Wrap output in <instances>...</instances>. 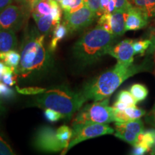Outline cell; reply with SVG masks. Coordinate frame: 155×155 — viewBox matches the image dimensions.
I'll return each mask as SVG.
<instances>
[{"mask_svg": "<svg viewBox=\"0 0 155 155\" xmlns=\"http://www.w3.org/2000/svg\"><path fill=\"white\" fill-rule=\"evenodd\" d=\"M45 38L32 28L26 33L20 48V62L17 67V74L24 79L33 78L47 72L52 66L51 53L45 46Z\"/></svg>", "mask_w": 155, "mask_h": 155, "instance_id": "cell-1", "label": "cell"}, {"mask_svg": "<svg viewBox=\"0 0 155 155\" xmlns=\"http://www.w3.org/2000/svg\"><path fill=\"white\" fill-rule=\"evenodd\" d=\"M145 67L143 64L134 65L118 61L111 69L86 83L81 94L86 101H98L108 98L129 78L145 71Z\"/></svg>", "mask_w": 155, "mask_h": 155, "instance_id": "cell-2", "label": "cell"}, {"mask_svg": "<svg viewBox=\"0 0 155 155\" xmlns=\"http://www.w3.org/2000/svg\"><path fill=\"white\" fill-rule=\"evenodd\" d=\"M116 36L99 25L87 31L73 47L75 59L82 65H91L107 55Z\"/></svg>", "mask_w": 155, "mask_h": 155, "instance_id": "cell-3", "label": "cell"}, {"mask_svg": "<svg viewBox=\"0 0 155 155\" xmlns=\"http://www.w3.org/2000/svg\"><path fill=\"white\" fill-rule=\"evenodd\" d=\"M86 99L81 91L74 92L67 86H61L46 90L36 95L34 105L38 107L51 108L59 112L63 119L69 120L75 112L81 109Z\"/></svg>", "mask_w": 155, "mask_h": 155, "instance_id": "cell-4", "label": "cell"}, {"mask_svg": "<svg viewBox=\"0 0 155 155\" xmlns=\"http://www.w3.org/2000/svg\"><path fill=\"white\" fill-rule=\"evenodd\" d=\"M108 98L88 104L78 111L72 125L79 124H108L114 121L113 107L108 106Z\"/></svg>", "mask_w": 155, "mask_h": 155, "instance_id": "cell-5", "label": "cell"}, {"mask_svg": "<svg viewBox=\"0 0 155 155\" xmlns=\"http://www.w3.org/2000/svg\"><path fill=\"white\" fill-rule=\"evenodd\" d=\"M72 127L73 135L65 153H66L70 149H71L76 144L83 141H86L87 139H93L95 137L106 134H112L114 133V129L113 128L106 124H79L72 125Z\"/></svg>", "mask_w": 155, "mask_h": 155, "instance_id": "cell-6", "label": "cell"}, {"mask_svg": "<svg viewBox=\"0 0 155 155\" xmlns=\"http://www.w3.org/2000/svg\"><path fill=\"white\" fill-rule=\"evenodd\" d=\"M36 150L45 153H56L65 150V147L58 139L56 130L49 126H42L37 129L32 139Z\"/></svg>", "mask_w": 155, "mask_h": 155, "instance_id": "cell-7", "label": "cell"}, {"mask_svg": "<svg viewBox=\"0 0 155 155\" xmlns=\"http://www.w3.org/2000/svg\"><path fill=\"white\" fill-rule=\"evenodd\" d=\"M27 12L22 5L11 4L0 12V29L17 32L26 21Z\"/></svg>", "mask_w": 155, "mask_h": 155, "instance_id": "cell-8", "label": "cell"}, {"mask_svg": "<svg viewBox=\"0 0 155 155\" xmlns=\"http://www.w3.org/2000/svg\"><path fill=\"white\" fill-rule=\"evenodd\" d=\"M96 13L86 5L71 13H64V24L67 27L69 33H74L88 28L94 22Z\"/></svg>", "mask_w": 155, "mask_h": 155, "instance_id": "cell-9", "label": "cell"}, {"mask_svg": "<svg viewBox=\"0 0 155 155\" xmlns=\"http://www.w3.org/2000/svg\"><path fill=\"white\" fill-rule=\"evenodd\" d=\"M134 40L131 39L124 40L118 44L113 45L108 51V55L115 58L119 62L125 63H133L134 50L133 48Z\"/></svg>", "mask_w": 155, "mask_h": 155, "instance_id": "cell-10", "label": "cell"}, {"mask_svg": "<svg viewBox=\"0 0 155 155\" xmlns=\"http://www.w3.org/2000/svg\"><path fill=\"white\" fill-rule=\"evenodd\" d=\"M149 18L144 12L132 6L126 14V30L136 31L145 28Z\"/></svg>", "mask_w": 155, "mask_h": 155, "instance_id": "cell-11", "label": "cell"}, {"mask_svg": "<svg viewBox=\"0 0 155 155\" xmlns=\"http://www.w3.org/2000/svg\"><path fill=\"white\" fill-rule=\"evenodd\" d=\"M18 45V40L15 31L0 29V51L15 50Z\"/></svg>", "mask_w": 155, "mask_h": 155, "instance_id": "cell-12", "label": "cell"}, {"mask_svg": "<svg viewBox=\"0 0 155 155\" xmlns=\"http://www.w3.org/2000/svg\"><path fill=\"white\" fill-rule=\"evenodd\" d=\"M126 14L127 12L116 10L111 14V33L114 35L121 36L126 30Z\"/></svg>", "mask_w": 155, "mask_h": 155, "instance_id": "cell-13", "label": "cell"}, {"mask_svg": "<svg viewBox=\"0 0 155 155\" xmlns=\"http://www.w3.org/2000/svg\"><path fill=\"white\" fill-rule=\"evenodd\" d=\"M32 15L37 25L38 30L41 34L47 35L49 34L52 29L55 28L51 14L42 15V16L35 14H32Z\"/></svg>", "mask_w": 155, "mask_h": 155, "instance_id": "cell-14", "label": "cell"}, {"mask_svg": "<svg viewBox=\"0 0 155 155\" xmlns=\"http://www.w3.org/2000/svg\"><path fill=\"white\" fill-rule=\"evenodd\" d=\"M68 33L67 27L64 23H59L53 29V37H52L50 43L49 45V50L53 53L58 47V45L61 40L65 38Z\"/></svg>", "mask_w": 155, "mask_h": 155, "instance_id": "cell-15", "label": "cell"}, {"mask_svg": "<svg viewBox=\"0 0 155 155\" xmlns=\"http://www.w3.org/2000/svg\"><path fill=\"white\" fill-rule=\"evenodd\" d=\"M134 7L144 12L148 18L155 17V0H129Z\"/></svg>", "mask_w": 155, "mask_h": 155, "instance_id": "cell-16", "label": "cell"}, {"mask_svg": "<svg viewBox=\"0 0 155 155\" xmlns=\"http://www.w3.org/2000/svg\"><path fill=\"white\" fill-rule=\"evenodd\" d=\"M20 54L15 50H9L7 52L0 51V60L7 66L17 70L20 62Z\"/></svg>", "mask_w": 155, "mask_h": 155, "instance_id": "cell-17", "label": "cell"}, {"mask_svg": "<svg viewBox=\"0 0 155 155\" xmlns=\"http://www.w3.org/2000/svg\"><path fill=\"white\" fill-rule=\"evenodd\" d=\"M115 126L130 131L137 135L144 131V124L140 119L131 120V121L123 122H116Z\"/></svg>", "mask_w": 155, "mask_h": 155, "instance_id": "cell-18", "label": "cell"}, {"mask_svg": "<svg viewBox=\"0 0 155 155\" xmlns=\"http://www.w3.org/2000/svg\"><path fill=\"white\" fill-rule=\"evenodd\" d=\"M154 144V133L153 129L150 131H142L137 137V142L134 145H140L144 147L147 151H151Z\"/></svg>", "mask_w": 155, "mask_h": 155, "instance_id": "cell-19", "label": "cell"}, {"mask_svg": "<svg viewBox=\"0 0 155 155\" xmlns=\"http://www.w3.org/2000/svg\"><path fill=\"white\" fill-rule=\"evenodd\" d=\"M114 135L121 140L126 141L131 145H134L137 142V139L138 135L136 134L131 132V131L127 130V129H123V128L115 126V129H114Z\"/></svg>", "mask_w": 155, "mask_h": 155, "instance_id": "cell-20", "label": "cell"}, {"mask_svg": "<svg viewBox=\"0 0 155 155\" xmlns=\"http://www.w3.org/2000/svg\"><path fill=\"white\" fill-rule=\"evenodd\" d=\"M56 134H57V137L59 139V141H61L62 144L65 147V150L63 151V152L65 153V150L68 147L71 137H72L73 129H71L66 125H63L56 130Z\"/></svg>", "mask_w": 155, "mask_h": 155, "instance_id": "cell-21", "label": "cell"}, {"mask_svg": "<svg viewBox=\"0 0 155 155\" xmlns=\"http://www.w3.org/2000/svg\"><path fill=\"white\" fill-rule=\"evenodd\" d=\"M52 7L50 1H43V0H37L36 2L32 7V14L38 15H48L51 14Z\"/></svg>", "mask_w": 155, "mask_h": 155, "instance_id": "cell-22", "label": "cell"}, {"mask_svg": "<svg viewBox=\"0 0 155 155\" xmlns=\"http://www.w3.org/2000/svg\"><path fill=\"white\" fill-rule=\"evenodd\" d=\"M129 91L134 97L137 102H140L144 101L148 96L149 91L144 85L141 83H135L131 86Z\"/></svg>", "mask_w": 155, "mask_h": 155, "instance_id": "cell-23", "label": "cell"}, {"mask_svg": "<svg viewBox=\"0 0 155 155\" xmlns=\"http://www.w3.org/2000/svg\"><path fill=\"white\" fill-rule=\"evenodd\" d=\"M64 13H71L85 5L84 0H62L60 3Z\"/></svg>", "mask_w": 155, "mask_h": 155, "instance_id": "cell-24", "label": "cell"}, {"mask_svg": "<svg viewBox=\"0 0 155 155\" xmlns=\"http://www.w3.org/2000/svg\"><path fill=\"white\" fill-rule=\"evenodd\" d=\"M124 111V113L129 121L140 119V118L146 114V111L144 110L141 109V108H138L136 105L128 106Z\"/></svg>", "mask_w": 155, "mask_h": 155, "instance_id": "cell-25", "label": "cell"}, {"mask_svg": "<svg viewBox=\"0 0 155 155\" xmlns=\"http://www.w3.org/2000/svg\"><path fill=\"white\" fill-rule=\"evenodd\" d=\"M49 1L52 7L51 15L53 17V25L55 27L56 25L61 22L62 17V8L61 5L58 2H56L55 0H49Z\"/></svg>", "mask_w": 155, "mask_h": 155, "instance_id": "cell-26", "label": "cell"}, {"mask_svg": "<svg viewBox=\"0 0 155 155\" xmlns=\"http://www.w3.org/2000/svg\"><path fill=\"white\" fill-rule=\"evenodd\" d=\"M152 45L151 40H143L134 41L133 43V48L134 50V53L139 54L140 55H143L146 52V50L150 48Z\"/></svg>", "mask_w": 155, "mask_h": 155, "instance_id": "cell-27", "label": "cell"}, {"mask_svg": "<svg viewBox=\"0 0 155 155\" xmlns=\"http://www.w3.org/2000/svg\"><path fill=\"white\" fill-rule=\"evenodd\" d=\"M117 101L124 103L129 106H135L138 103L131 94V92L128 91H121L118 94Z\"/></svg>", "mask_w": 155, "mask_h": 155, "instance_id": "cell-28", "label": "cell"}, {"mask_svg": "<svg viewBox=\"0 0 155 155\" xmlns=\"http://www.w3.org/2000/svg\"><path fill=\"white\" fill-rule=\"evenodd\" d=\"M16 91L19 94L22 95H38L42 94L46 91V88L40 87H26V88H19L16 86Z\"/></svg>", "mask_w": 155, "mask_h": 155, "instance_id": "cell-29", "label": "cell"}, {"mask_svg": "<svg viewBox=\"0 0 155 155\" xmlns=\"http://www.w3.org/2000/svg\"><path fill=\"white\" fill-rule=\"evenodd\" d=\"M111 13H104L101 15L98 21V25L111 33Z\"/></svg>", "mask_w": 155, "mask_h": 155, "instance_id": "cell-30", "label": "cell"}, {"mask_svg": "<svg viewBox=\"0 0 155 155\" xmlns=\"http://www.w3.org/2000/svg\"><path fill=\"white\" fill-rule=\"evenodd\" d=\"M15 153L12 150L9 143L0 134V155H14Z\"/></svg>", "mask_w": 155, "mask_h": 155, "instance_id": "cell-31", "label": "cell"}, {"mask_svg": "<svg viewBox=\"0 0 155 155\" xmlns=\"http://www.w3.org/2000/svg\"><path fill=\"white\" fill-rule=\"evenodd\" d=\"M0 96L5 99H12L15 96V92L12 88H9L5 83H2L0 81Z\"/></svg>", "mask_w": 155, "mask_h": 155, "instance_id": "cell-32", "label": "cell"}, {"mask_svg": "<svg viewBox=\"0 0 155 155\" xmlns=\"http://www.w3.org/2000/svg\"><path fill=\"white\" fill-rule=\"evenodd\" d=\"M85 5L96 13L97 15H101L103 13L101 9V0H84Z\"/></svg>", "mask_w": 155, "mask_h": 155, "instance_id": "cell-33", "label": "cell"}, {"mask_svg": "<svg viewBox=\"0 0 155 155\" xmlns=\"http://www.w3.org/2000/svg\"><path fill=\"white\" fill-rule=\"evenodd\" d=\"M45 116L50 122H56L58 120L63 119V116L59 112L51 109V108H45Z\"/></svg>", "mask_w": 155, "mask_h": 155, "instance_id": "cell-34", "label": "cell"}, {"mask_svg": "<svg viewBox=\"0 0 155 155\" xmlns=\"http://www.w3.org/2000/svg\"><path fill=\"white\" fill-rule=\"evenodd\" d=\"M18 76V74L15 72L5 73L3 75L2 82L7 84V86H12L17 83V80Z\"/></svg>", "mask_w": 155, "mask_h": 155, "instance_id": "cell-35", "label": "cell"}, {"mask_svg": "<svg viewBox=\"0 0 155 155\" xmlns=\"http://www.w3.org/2000/svg\"><path fill=\"white\" fill-rule=\"evenodd\" d=\"M116 3V10L127 12L132 7L129 0H114Z\"/></svg>", "mask_w": 155, "mask_h": 155, "instance_id": "cell-36", "label": "cell"}, {"mask_svg": "<svg viewBox=\"0 0 155 155\" xmlns=\"http://www.w3.org/2000/svg\"><path fill=\"white\" fill-rule=\"evenodd\" d=\"M145 121L148 124H150L155 129V103L152 109L147 114L145 117Z\"/></svg>", "mask_w": 155, "mask_h": 155, "instance_id": "cell-37", "label": "cell"}, {"mask_svg": "<svg viewBox=\"0 0 155 155\" xmlns=\"http://www.w3.org/2000/svg\"><path fill=\"white\" fill-rule=\"evenodd\" d=\"M17 2L20 4L22 7H24L28 12H32V7L36 2L37 0H16Z\"/></svg>", "mask_w": 155, "mask_h": 155, "instance_id": "cell-38", "label": "cell"}, {"mask_svg": "<svg viewBox=\"0 0 155 155\" xmlns=\"http://www.w3.org/2000/svg\"><path fill=\"white\" fill-rule=\"evenodd\" d=\"M147 152L148 151L144 147H141L140 145H134L132 152H131V154L134 155H142L144 154Z\"/></svg>", "mask_w": 155, "mask_h": 155, "instance_id": "cell-39", "label": "cell"}, {"mask_svg": "<svg viewBox=\"0 0 155 155\" xmlns=\"http://www.w3.org/2000/svg\"><path fill=\"white\" fill-rule=\"evenodd\" d=\"M128 106H129L127 105V104H124V103L119 101H116L114 104V105L112 107L115 108V109L120 110V111H124V110H125Z\"/></svg>", "mask_w": 155, "mask_h": 155, "instance_id": "cell-40", "label": "cell"}, {"mask_svg": "<svg viewBox=\"0 0 155 155\" xmlns=\"http://www.w3.org/2000/svg\"><path fill=\"white\" fill-rule=\"evenodd\" d=\"M110 0H101V9L102 13H107L108 7L109 5Z\"/></svg>", "mask_w": 155, "mask_h": 155, "instance_id": "cell-41", "label": "cell"}, {"mask_svg": "<svg viewBox=\"0 0 155 155\" xmlns=\"http://www.w3.org/2000/svg\"><path fill=\"white\" fill-rule=\"evenodd\" d=\"M16 0H0V12L5 8L6 7L11 5Z\"/></svg>", "mask_w": 155, "mask_h": 155, "instance_id": "cell-42", "label": "cell"}, {"mask_svg": "<svg viewBox=\"0 0 155 155\" xmlns=\"http://www.w3.org/2000/svg\"><path fill=\"white\" fill-rule=\"evenodd\" d=\"M5 112V108L4 107L2 102L1 99H0V118L2 117V116L3 115Z\"/></svg>", "mask_w": 155, "mask_h": 155, "instance_id": "cell-43", "label": "cell"}, {"mask_svg": "<svg viewBox=\"0 0 155 155\" xmlns=\"http://www.w3.org/2000/svg\"><path fill=\"white\" fill-rule=\"evenodd\" d=\"M153 133H154V144H153V147L151 150V154H155V129H153Z\"/></svg>", "mask_w": 155, "mask_h": 155, "instance_id": "cell-44", "label": "cell"}, {"mask_svg": "<svg viewBox=\"0 0 155 155\" xmlns=\"http://www.w3.org/2000/svg\"><path fill=\"white\" fill-rule=\"evenodd\" d=\"M151 41H152V49H155V32H154V35L152 36V39H151Z\"/></svg>", "mask_w": 155, "mask_h": 155, "instance_id": "cell-45", "label": "cell"}, {"mask_svg": "<svg viewBox=\"0 0 155 155\" xmlns=\"http://www.w3.org/2000/svg\"><path fill=\"white\" fill-rule=\"evenodd\" d=\"M55 1H56V2H58L60 4V3H61V2H62V0H55Z\"/></svg>", "mask_w": 155, "mask_h": 155, "instance_id": "cell-46", "label": "cell"}, {"mask_svg": "<svg viewBox=\"0 0 155 155\" xmlns=\"http://www.w3.org/2000/svg\"><path fill=\"white\" fill-rule=\"evenodd\" d=\"M43 1H48V0H43Z\"/></svg>", "mask_w": 155, "mask_h": 155, "instance_id": "cell-47", "label": "cell"}, {"mask_svg": "<svg viewBox=\"0 0 155 155\" xmlns=\"http://www.w3.org/2000/svg\"><path fill=\"white\" fill-rule=\"evenodd\" d=\"M0 94H1V92H0Z\"/></svg>", "mask_w": 155, "mask_h": 155, "instance_id": "cell-48", "label": "cell"}]
</instances>
